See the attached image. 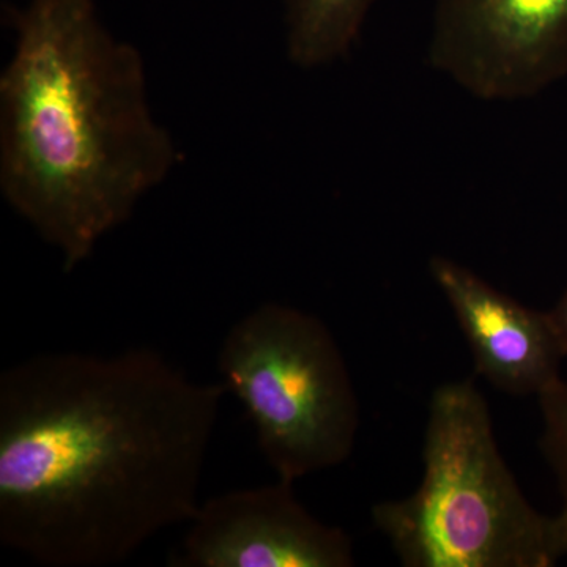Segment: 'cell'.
I'll return each mask as SVG.
<instances>
[{"mask_svg": "<svg viewBox=\"0 0 567 567\" xmlns=\"http://www.w3.org/2000/svg\"><path fill=\"white\" fill-rule=\"evenodd\" d=\"M226 393L145 347L11 365L0 374L2 546L44 567H106L188 525Z\"/></svg>", "mask_w": 567, "mask_h": 567, "instance_id": "6da1fadb", "label": "cell"}, {"mask_svg": "<svg viewBox=\"0 0 567 567\" xmlns=\"http://www.w3.org/2000/svg\"><path fill=\"white\" fill-rule=\"evenodd\" d=\"M10 20L0 189L71 271L169 175L178 152L148 107L140 51L103 28L93 0H31Z\"/></svg>", "mask_w": 567, "mask_h": 567, "instance_id": "7a4b0ae2", "label": "cell"}, {"mask_svg": "<svg viewBox=\"0 0 567 567\" xmlns=\"http://www.w3.org/2000/svg\"><path fill=\"white\" fill-rule=\"evenodd\" d=\"M423 480L372 507V522L406 567H551V517L522 494L496 445L491 410L472 380L436 388Z\"/></svg>", "mask_w": 567, "mask_h": 567, "instance_id": "3957f363", "label": "cell"}, {"mask_svg": "<svg viewBox=\"0 0 567 567\" xmlns=\"http://www.w3.org/2000/svg\"><path fill=\"white\" fill-rule=\"evenodd\" d=\"M218 369L279 480L295 483L352 454L360 402L322 320L292 306H259L227 331Z\"/></svg>", "mask_w": 567, "mask_h": 567, "instance_id": "277c9868", "label": "cell"}, {"mask_svg": "<svg viewBox=\"0 0 567 567\" xmlns=\"http://www.w3.org/2000/svg\"><path fill=\"white\" fill-rule=\"evenodd\" d=\"M429 59L476 99H532L567 74V0H434Z\"/></svg>", "mask_w": 567, "mask_h": 567, "instance_id": "5b68a950", "label": "cell"}, {"mask_svg": "<svg viewBox=\"0 0 567 567\" xmlns=\"http://www.w3.org/2000/svg\"><path fill=\"white\" fill-rule=\"evenodd\" d=\"M175 566L350 567L353 543L344 529L312 516L279 480L200 503Z\"/></svg>", "mask_w": 567, "mask_h": 567, "instance_id": "8992f818", "label": "cell"}, {"mask_svg": "<svg viewBox=\"0 0 567 567\" xmlns=\"http://www.w3.org/2000/svg\"><path fill=\"white\" fill-rule=\"evenodd\" d=\"M429 270L456 316L477 374L492 386L537 398L559 379L565 354L547 312L518 303L447 257H432Z\"/></svg>", "mask_w": 567, "mask_h": 567, "instance_id": "52a82bcc", "label": "cell"}, {"mask_svg": "<svg viewBox=\"0 0 567 567\" xmlns=\"http://www.w3.org/2000/svg\"><path fill=\"white\" fill-rule=\"evenodd\" d=\"M379 0H286L287 54L303 69L346 58Z\"/></svg>", "mask_w": 567, "mask_h": 567, "instance_id": "ba28073f", "label": "cell"}, {"mask_svg": "<svg viewBox=\"0 0 567 567\" xmlns=\"http://www.w3.org/2000/svg\"><path fill=\"white\" fill-rule=\"evenodd\" d=\"M543 432H540L539 450L544 461L550 466L559 496L561 509L551 517L555 544L559 557L567 555V382L561 377L537 395Z\"/></svg>", "mask_w": 567, "mask_h": 567, "instance_id": "9c48e42d", "label": "cell"}, {"mask_svg": "<svg viewBox=\"0 0 567 567\" xmlns=\"http://www.w3.org/2000/svg\"><path fill=\"white\" fill-rule=\"evenodd\" d=\"M547 316L555 336H557L558 344L561 347V352L567 358V293L551 311L547 312Z\"/></svg>", "mask_w": 567, "mask_h": 567, "instance_id": "30bf717a", "label": "cell"}]
</instances>
